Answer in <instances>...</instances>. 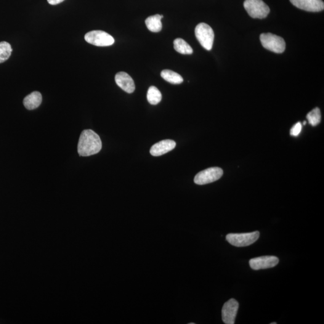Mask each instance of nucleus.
<instances>
[{
  "instance_id": "nucleus-19",
  "label": "nucleus",
  "mask_w": 324,
  "mask_h": 324,
  "mask_svg": "<svg viewBox=\"0 0 324 324\" xmlns=\"http://www.w3.org/2000/svg\"><path fill=\"white\" fill-rule=\"evenodd\" d=\"M307 118L309 123L313 126H317L321 120V114L320 109L316 108L307 114Z\"/></svg>"
},
{
  "instance_id": "nucleus-16",
  "label": "nucleus",
  "mask_w": 324,
  "mask_h": 324,
  "mask_svg": "<svg viewBox=\"0 0 324 324\" xmlns=\"http://www.w3.org/2000/svg\"><path fill=\"white\" fill-rule=\"evenodd\" d=\"M174 49L177 52L184 55L193 54V49L186 42L182 39H175L174 42Z\"/></svg>"
},
{
  "instance_id": "nucleus-5",
  "label": "nucleus",
  "mask_w": 324,
  "mask_h": 324,
  "mask_svg": "<svg viewBox=\"0 0 324 324\" xmlns=\"http://www.w3.org/2000/svg\"><path fill=\"white\" fill-rule=\"evenodd\" d=\"M259 231L241 233H229L226 237L228 243L233 246L246 247L251 245L258 240Z\"/></svg>"
},
{
  "instance_id": "nucleus-12",
  "label": "nucleus",
  "mask_w": 324,
  "mask_h": 324,
  "mask_svg": "<svg viewBox=\"0 0 324 324\" xmlns=\"http://www.w3.org/2000/svg\"><path fill=\"white\" fill-rule=\"evenodd\" d=\"M176 143L174 140L166 139L155 143L151 147L150 154L153 156H161L174 150Z\"/></svg>"
},
{
  "instance_id": "nucleus-17",
  "label": "nucleus",
  "mask_w": 324,
  "mask_h": 324,
  "mask_svg": "<svg viewBox=\"0 0 324 324\" xmlns=\"http://www.w3.org/2000/svg\"><path fill=\"white\" fill-rule=\"evenodd\" d=\"M148 102L151 105H156L161 102L162 99V95L158 88L155 86H151L149 88L147 92Z\"/></svg>"
},
{
  "instance_id": "nucleus-3",
  "label": "nucleus",
  "mask_w": 324,
  "mask_h": 324,
  "mask_svg": "<svg viewBox=\"0 0 324 324\" xmlns=\"http://www.w3.org/2000/svg\"><path fill=\"white\" fill-rule=\"evenodd\" d=\"M262 46L270 51L281 54L285 51L286 43L283 38L272 33H263L260 36Z\"/></svg>"
},
{
  "instance_id": "nucleus-20",
  "label": "nucleus",
  "mask_w": 324,
  "mask_h": 324,
  "mask_svg": "<svg viewBox=\"0 0 324 324\" xmlns=\"http://www.w3.org/2000/svg\"><path fill=\"white\" fill-rule=\"evenodd\" d=\"M302 130V124L301 123H297L295 126L293 127V128L291 129V132L290 134L291 136L293 137H297L299 136V135L300 134V132H301Z\"/></svg>"
},
{
  "instance_id": "nucleus-11",
  "label": "nucleus",
  "mask_w": 324,
  "mask_h": 324,
  "mask_svg": "<svg viewBox=\"0 0 324 324\" xmlns=\"http://www.w3.org/2000/svg\"><path fill=\"white\" fill-rule=\"evenodd\" d=\"M116 84L119 87L127 93H132L135 90L134 79L131 76L124 71L116 73L115 77Z\"/></svg>"
},
{
  "instance_id": "nucleus-1",
  "label": "nucleus",
  "mask_w": 324,
  "mask_h": 324,
  "mask_svg": "<svg viewBox=\"0 0 324 324\" xmlns=\"http://www.w3.org/2000/svg\"><path fill=\"white\" fill-rule=\"evenodd\" d=\"M102 143L96 133L92 130H84L79 137L78 152L79 156H90L100 152Z\"/></svg>"
},
{
  "instance_id": "nucleus-10",
  "label": "nucleus",
  "mask_w": 324,
  "mask_h": 324,
  "mask_svg": "<svg viewBox=\"0 0 324 324\" xmlns=\"http://www.w3.org/2000/svg\"><path fill=\"white\" fill-rule=\"evenodd\" d=\"M294 6L305 11L318 12L324 9L322 0H290Z\"/></svg>"
},
{
  "instance_id": "nucleus-13",
  "label": "nucleus",
  "mask_w": 324,
  "mask_h": 324,
  "mask_svg": "<svg viewBox=\"0 0 324 324\" xmlns=\"http://www.w3.org/2000/svg\"><path fill=\"white\" fill-rule=\"evenodd\" d=\"M42 96L41 93L34 92L27 95L23 99V103L25 108L28 110H33L41 105Z\"/></svg>"
},
{
  "instance_id": "nucleus-6",
  "label": "nucleus",
  "mask_w": 324,
  "mask_h": 324,
  "mask_svg": "<svg viewBox=\"0 0 324 324\" xmlns=\"http://www.w3.org/2000/svg\"><path fill=\"white\" fill-rule=\"evenodd\" d=\"M85 40L88 43L96 46H111L115 42L113 36L105 31L100 30L89 32L85 35Z\"/></svg>"
},
{
  "instance_id": "nucleus-8",
  "label": "nucleus",
  "mask_w": 324,
  "mask_h": 324,
  "mask_svg": "<svg viewBox=\"0 0 324 324\" xmlns=\"http://www.w3.org/2000/svg\"><path fill=\"white\" fill-rule=\"evenodd\" d=\"M239 304L237 300L232 299L226 302L222 310V320L226 324H234L237 317Z\"/></svg>"
},
{
  "instance_id": "nucleus-15",
  "label": "nucleus",
  "mask_w": 324,
  "mask_h": 324,
  "mask_svg": "<svg viewBox=\"0 0 324 324\" xmlns=\"http://www.w3.org/2000/svg\"><path fill=\"white\" fill-rule=\"evenodd\" d=\"M162 78L172 84H180L183 82V78L179 73L171 70H163L161 72Z\"/></svg>"
},
{
  "instance_id": "nucleus-23",
  "label": "nucleus",
  "mask_w": 324,
  "mask_h": 324,
  "mask_svg": "<svg viewBox=\"0 0 324 324\" xmlns=\"http://www.w3.org/2000/svg\"><path fill=\"white\" fill-rule=\"evenodd\" d=\"M305 124H306V122L304 121L303 124L305 125Z\"/></svg>"
},
{
  "instance_id": "nucleus-14",
  "label": "nucleus",
  "mask_w": 324,
  "mask_h": 324,
  "mask_svg": "<svg viewBox=\"0 0 324 324\" xmlns=\"http://www.w3.org/2000/svg\"><path fill=\"white\" fill-rule=\"evenodd\" d=\"M163 18V15H156L151 16L145 20V24L147 27L151 32L158 33L162 29L161 20Z\"/></svg>"
},
{
  "instance_id": "nucleus-18",
  "label": "nucleus",
  "mask_w": 324,
  "mask_h": 324,
  "mask_svg": "<svg viewBox=\"0 0 324 324\" xmlns=\"http://www.w3.org/2000/svg\"><path fill=\"white\" fill-rule=\"evenodd\" d=\"M12 52L11 45L7 42H0V63L6 62Z\"/></svg>"
},
{
  "instance_id": "nucleus-2",
  "label": "nucleus",
  "mask_w": 324,
  "mask_h": 324,
  "mask_svg": "<svg viewBox=\"0 0 324 324\" xmlns=\"http://www.w3.org/2000/svg\"><path fill=\"white\" fill-rule=\"evenodd\" d=\"M244 7L250 17L255 19H264L270 12L269 7L262 0H245Z\"/></svg>"
},
{
  "instance_id": "nucleus-21",
  "label": "nucleus",
  "mask_w": 324,
  "mask_h": 324,
  "mask_svg": "<svg viewBox=\"0 0 324 324\" xmlns=\"http://www.w3.org/2000/svg\"><path fill=\"white\" fill-rule=\"evenodd\" d=\"M47 1L50 5H57L65 1V0H47Z\"/></svg>"
},
{
  "instance_id": "nucleus-22",
  "label": "nucleus",
  "mask_w": 324,
  "mask_h": 324,
  "mask_svg": "<svg viewBox=\"0 0 324 324\" xmlns=\"http://www.w3.org/2000/svg\"><path fill=\"white\" fill-rule=\"evenodd\" d=\"M277 324V323H271V324Z\"/></svg>"
},
{
  "instance_id": "nucleus-4",
  "label": "nucleus",
  "mask_w": 324,
  "mask_h": 324,
  "mask_svg": "<svg viewBox=\"0 0 324 324\" xmlns=\"http://www.w3.org/2000/svg\"><path fill=\"white\" fill-rule=\"evenodd\" d=\"M195 36L201 46L210 50L213 45L214 33L211 26L206 23H200L196 26Z\"/></svg>"
},
{
  "instance_id": "nucleus-7",
  "label": "nucleus",
  "mask_w": 324,
  "mask_h": 324,
  "mask_svg": "<svg viewBox=\"0 0 324 324\" xmlns=\"http://www.w3.org/2000/svg\"><path fill=\"white\" fill-rule=\"evenodd\" d=\"M223 174L224 172L221 168L212 167L199 172L194 179V182L198 185L209 184L219 180L222 177Z\"/></svg>"
},
{
  "instance_id": "nucleus-9",
  "label": "nucleus",
  "mask_w": 324,
  "mask_h": 324,
  "mask_svg": "<svg viewBox=\"0 0 324 324\" xmlns=\"http://www.w3.org/2000/svg\"><path fill=\"white\" fill-rule=\"evenodd\" d=\"M279 262V259L275 256H264L255 257L250 260L249 265L252 269L259 270L267 269L276 266Z\"/></svg>"
}]
</instances>
